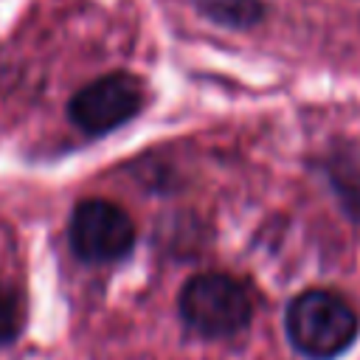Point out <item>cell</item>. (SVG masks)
I'll return each instance as SVG.
<instances>
[{
  "instance_id": "obj_1",
  "label": "cell",
  "mask_w": 360,
  "mask_h": 360,
  "mask_svg": "<svg viewBox=\"0 0 360 360\" xmlns=\"http://www.w3.org/2000/svg\"><path fill=\"white\" fill-rule=\"evenodd\" d=\"M284 329L298 354L335 360L357 340L360 321L343 295L332 290H304L287 304Z\"/></svg>"
},
{
  "instance_id": "obj_2",
  "label": "cell",
  "mask_w": 360,
  "mask_h": 360,
  "mask_svg": "<svg viewBox=\"0 0 360 360\" xmlns=\"http://www.w3.org/2000/svg\"><path fill=\"white\" fill-rule=\"evenodd\" d=\"M177 309L191 332L211 340L239 335L253 318V301L245 284L228 273L191 276L177 295Z\"/></svg>"
},
{
  "instance_id": "obj_3",
  "label": "cell",
  "mask_w": 360,
  "mask_h": 360,
  "mask_svg": "<svg viewBox=\"0 0 360 360\" xmlns=\"http://www.w3.org/2000/svg\"><path fill=\"white\" fill-rule=\"evenodd\" d=\"M70 248L79 259L93 264H107L124 259L135 245L132 217L112 200L87 197L76 202L68 225Z\"/></svg>"
},
{
  "instance_id": "obj_4",
  "label": "cell",
  "mask_w": 360,
  "mask_h": 360,
  "mask_svg": "<svg viewBox=\"0 0 360 360\" xmlns=\"http://www.w3.org/2000/svg\"><path fill=\"white\" fill-rule=\"evenodd\" d=\"M143 82L132 73H107L90 84H84L68 104L70 121L87 135H104L129 118H135L143 107Z\"/></svg>"
},
{
  "instance_id": "obj_5",
  "label": "cell",
  "mask_w": 360,
  "mask_h": 360,
  "mask_svg": "<svg viewBox=\"0 0 360 360\" xmlns=\"http://www.w3.org/2000/svg\"><path fill=\"white\" fill-rule=\"evenodd\" d=\"M323 174L346 217L360 222V149L354 143L332 149L323 158Z\"/></svg>"
},
{
  "instance_id": "obj_6",
  "label": "cell",
  "mask_w": 360,
  "mask_h": 360,
  "mask_svg": "<svg viewBox=\"0 0 360 360\" xmlns=\"http://www.w3.org/2000/svg\"><path fill=\"white\" fill-rule=\"evenodd\" d=\"M197 11L228 28H250L264 17L262 0H194Z\"/></svg>"
},
{
  "instance_id": "obj_7",
  "label": "cell",
  "mask_w": 360,
  "mask_h": 360,
  "mask_svg": "<svg viewBox=\"0 0 360 360\" xmlns=\"http://www.w3.org/2000/svg\"><path fill=\"white\" fill-rule=\"evenodd\" d=\"M22 326V312H20V301L17 295L0 281V346L11 343L20 335Z\"/></svg>"
}]
</instances>
